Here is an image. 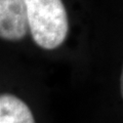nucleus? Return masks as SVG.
<instances>
[{
  "mask_svg": "<svg viewBox=\"0 0 123 123\" xmlns=\"http://www.w3.org/2000/svg\"><path fill=\"white\" fill-rule=\"evenodd\" d=\"M28 30L40 48L53 50L67 39L69 18L63 0H24Z\"/></svg>",
  "mask_w": 123,
  "mask_h": 123,
  "instance_id": "f257e3e1",
  "label": "nucleus"
},
{
  "mask_svg": "<svg viewBox=\"0 0 123 123\" xmlns=\"http://www.w3.org/2000/svg\"><path fill=\"white\" fill-rule=\"evenodd\" d=\"M28 33L24 0H0V38L20 41Z\"/></svg>",
  "mask_w": 123,
  "mask_h": 123,
  "instance_id": "f03ea898",
  "label": "nucleus"
},
{
  "mask_svg": "<svg viewBox=\"0 0 123 123\" xmlns=\"http://www.w3.org/2000/svg\"><path fill=\"white\" fill-rule=\"evenodd\" d=\"M0 123H35L32 111L14 94H0Z\"/></svg>",
  "mask_w": 123,
  "mask_h": 123,
  "instance_id": "7ed1b4c3",
  "label": "nucleus"
}]
</instances>
